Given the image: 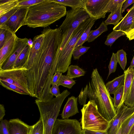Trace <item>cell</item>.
Returning <instances> with one entry per match:
<instances>
[{
  "label": "cell",
  "mask_w": 134,
  "mask_h": 134,
  "mask_svg": "<svg viewBox=\"0 0 134 134\" xmlns=\"http://www.w3.org/2000/svg\"><path fill=\"white\" fill-rule=\"evenodd\" d=\"M67 12L65 6L52 0H45L29 7L25 25L45 28L65 16Z\"/></svg>",
  "instance_id": "cell-2"
},
{
  "label": "cell",
  "mask_w": 134,
  "mask_h": 134,
  "mask_svg": "<svg viewBox=\"0 0 134 134\" xmlns=\"http://www.w3.org/2000/svg\"><path fill=\"white\" fill-rule=\"evenodd\" d=\"M134 112V107H128L124 104L117 109L115 116L110 121L106 131L107 134H116L124 121Z\"/></svg>",
  "instance_id": "cell-11"
},
{
  "label": "cell",
  "mask_w": 134,
  "mask_h": 134,
  "mask_svg": "<svg viewBox=\"0 0 134 134\" xmlns=\"http://www.w3.org/2000/svg\"><path fill=\"white\" fill-rule=\"evenodd\" d=\"M96 20L90 18L82 22L74 31L68 42L60 52L56 72L64 73L71 63L72 53L78 40L83 32Z\"/></svg>",
  "instance_id": "cell-5"
},
{
  "label": "cell",
  "mask_w": 134,
  "mask_h": 134,
  "mask_svg": "<svg viewBox=\"0 0 134 134\" xmlns=\"http://www.w3.org/2000/svg\"><path fill=\"white\" fill-rule=\"evenodd\" d=\"M0 84L7 90L12 91L20 94L30 96L29 94L14 85L1 80H0Z\"/></svg>",
  "instance_id": "cell-30"
},
{
  "label": "cell",
  "mask_w": 134,
  "mask_h": 134,
  "mask_svg": "<svg viewBox=\"0 0 134 134\" xmlns=\"http://www.w3.org/2000/svg\"><path fill=\"white\" fill-rule=\"evenodd\" d=\"M70 94L67 90H64L58 97L46 100H35L42 121L43 134H52L53 127L58 116L62 103Z\"/></svg>",
  "instance_id": "cell-4"
},
{
  "label": "cell",
  "mask_w": 134,
  "mask_h": 134,
  "mask_svg": "<svg viewBox=\"0 0 134 134\" xmlns=\"http://www.w3.org/2000/svg\"><path fill=\"white\" fill-rule=\"evenodd\" d=\"M129 134H134V124L130 130Z\"/></svg>",
  "instance_id": "cell-51"
},
{
  "label": "cell",
  "mask_w": 134,
  "mask_h": 134,
  "mask_svg": "<svg viewBox=\"0 0 134 134\" xmlns=\"http://www.w3.org/2000/svg\"><path fill=\"white\" fill-rule=\"evenodd\" d=\"M125 35V33L122 31L113 30L107 36L104 43L111 47L117 39Z\"/></svg>",
  "instance_id": "cell-27"
},
{
  "label": "cell",
  "mask_w": 134,
  "mask_h": 134,
  "mask_svg": "<svg viewBox=\"0 0 134 134\" xmlns=\"http://www.w3.org/2000/svg\"><path fill=\"white\" fill-rule=\"evenodd\" d=\"M94 24H92L82 33L74 49L80 46H82L84 43L87 41L89 37L91 29Z\"/></svg>",
  "instance_id": "cell-34"
},
{
  "label": "cell",
  "mask_w": 134,
  "mask_h": 134,
  "mask_svg": "<svg viewBox=\"0 0 134 134\" xmlns=\"http://www.w3.org/2000/svg\"><path fill=\"white\" fill-rule=\"evenodd\" d=\"M134 124V112L123 123L121 126V134H129Z\"/></svg>",
  "instance_id": "cell-28"
},
{
  "label": "cell",
  "mask_w": 134,
  "mask_h": 134,
  "mask_svg": "<svg viewBox=\"0 0 134 134\" xmlns=\"http://www.w3.org/2000/svg\"><path fill=\"white\" fill-rule=\"evenodd\" d=\"M31 126L18 118L8 121V128L10 134H29Z\"/></svg>",
  "instance_id": "cell-15"
},
{
  "label": "cell",
  "mask_w": 134,
  "mask_h": 134,
  "mask_svg": "<svg viewBox=\"0 0 134 134\" xmlns=\"http://www.w3.org/2000/svg\"><path fill=\"white\" fill-rule=\"evenodd\" d=\"M125 74L119 76L109 81L105 84L106 87L110 94H113L119 87L124 85Z\"/></svg>",
  "instance_id": "cell-22"
},
{
  "label": "cell",
  "mask_w": 134,
  "mask_h": 134,
  "mask_svg": "<svg viewBox=\"0 0 134 134\" xmlns=\"http://www.w3.org/2000/svg\"><path fill=\"white\" fill-rule=\"evenodd\" d=\"M29 134H43V123L40 117L36 123L31 126Z\"/></svg>",
  "instance_id": "cell-33"
},
{
  "label": "cell",
  "mask_w": 134,
  "mask_h": 134,
  "mask_svg": "<svg viewBox=\"0 0 134 134\" xmlns=\"http://www.w3.org/2000/svg\"><path fill=\"white\" fill-rule=\"evenodd\" d=\"M118 62L117 53H113L108 66L109 71L107 79L111 73L115 71Z\"/></svg>",
  "instance_id": "cell-35"
},
{
  "label": "cell",
  "mask_w": 134,
  "mask_h": 134,
  "mask_svg": "<svg viewBox=\"0 0 134 134\" xmlns=\"http://www.w3.org/2000/svg\"><path fill=\"white\" fill-rule=\"evenodd\" d=\"M82 127L76 119H57L52 134H82Z\"/></svg>",
  "instance_id": "cell-9"
},
{
  "label": "cell",
  "mask_w": 134,
  "mask_h": 134,
  "mask_svg": "<svg viewBox=\"0 0 134 134\" xmlns=\"http://www.w3.org/2000/svg\"><path fill=\"white\" fill-rule=\"evenodd\" d=\"M127 38L130 41L134 39V28L131 29L128 32L125 33Z\"/></svg>",
  "instance_id": "cell-48"
},
{
  "label": "cell",
  "mask_w": 134,
  "mask_h": 134,
  "mask_svg": "<svg viewBox=\"0 0 134 134\" xmlns=\"http://www.w3.org/2000/svg\"><path fill=\"white\" fill-rule=\"evenodd\" d=\"M91 78V85L96 97L95 102L98 111L105 119L110 122L116 115L117 110L113 105V98L110 96L97 68L93 69Z\"/></svg>",
  "instance_id": "cell-3"
},
{
  "label": "cell",
  "mask_w": 134,
  "mask_h": 134,
  "mask_svg": "<svg viewBox=\"0 0 134 134\" xmlns=\"http://www.w3.org/2000/svg\"></svg>",
  "instance_id": "cell-55"
},
{
  "label": "cell",
  "mask_w": 134,
  "mask_h": 134,
  "mask_svg": "<svg viewBox=\"0 0 134 134\" xmlns=\"http://www.w3.org/2000/svg\"><path fill=\"white\" fill-rule=\"evenodd\" d=\"M17 37L15 34L7 31L4 43L0 49V69L13 52Z\"/></svg>",
  "instance_id": "cell-13"
},
{
  "label": "cell",
  "mask_w": 134,
  "mask_h": 134,
  "mask_svg": "<svg viewBox=\"0 0 134 134\" xmlns=\"http://www.w3.org/2000/svg\"><path fill=\"white\" fill-rule=\"evenodd\" d=\"M134 16V3L121 21L113 28V30L121 31L125 33L131 30Z\"/></svg>",
  "instance_id": "cell-16"
},
{
  "label": "cell",
  "mask_w": 134,
  "mask_h": 134,
  "mask_svg": "<svg viewBox=\"0 0 134 134\" xmlns=\"http://www.w3.org/2000/svg\"><path fill=\"white\" fill-rule=\"evenodd\" d=\"M109 0H82L84 8L90 18L97 20L105 17L104 9Z\"/></svg>",
  "instance_id": "cell-12"
},
{
  "label": "cell",
  "mask_w": 134,
  "mask_h": 134,
  "mask_svg": "<svg viewBox=\"0 0 134 134\" xmlns=\"http://www.w3.org/2000/svg\"><path fill=\"white\" fill-rule=\"evenodd\" d=\"M30 49V47L28 44L18 56L13 68H26V66L28 58Z\"/></svg>",
  "instance_id": "cell-21"
},
{
  "label": "cell",
  "mask_w": 134,
  "mask_h": 134,
  "mask_svg": "<svg viewBox=\"0 0 134 134\" xmlns=\"http://www.w3.org/2000/svg\"><path fill=\"white\" fill-rule=\"evenodd\" d=\"M28 44L30 46V48L32 47L33 45V42L32 40L31 39H28Z\"/></svg>",
  "instance_id": "cell-49"
},
{
  "label": "cell",
  "mask_w": 134,
  "mask_h": 134,
  "mask_svg": "<svg viewBox=\"0 0 134 134\" xmlns=\"http://www.w3.org/2000/svg\"><path fill=\"white\" fill-rule=\"evenodd\" d=\"M66 75L72 78H75L84 76L85 71L78 66L71 65L68 67Z\"/></svg>",
  "instance_id": "cell-26"
},
{
  "label": "cell",
  "mask_w": 134,
  "mask_h": 134,
  "mask_svg": "<svg viewBox=\"0 0 134 134\" xmlns=\"http://www.w3.org/2000/svg\"><path fill=\"white\" fill-rule=\"evenodd\" d=\"M7 31L5 29L0 28V48L3 46Z\"/></svg>",
  "instance_id": "cell-43"
},
{
  "label": "cell",
  "mask_w": 134,
  "mask_h": 134,
  "mask_svg": "<svg viewBox=\"0 0 134 134\" xmlns=\"http://www.w3.org/2000/svg\"><path fill=\"white\" fill-rule=\"evenodd\" d=\"M125 0H109L104 9V12L107 13L111 12L115 10L121 4L124 3Z\"/></svg>",
  "instance_id": "cell-32"
},
{
  "label": "cell",
  "mask_w": 134,
  "mask_h": 134,
  "mask_svg": "<svg viewBox=\"0 0 134 134\" xmlns=\"http://www.w3.org/2000/svg\"><path fill=\"white\" fill-rule=\"evenodd\" d=\"M20 7L17 6L4 14L0 16V26L3 24L16 12Z\"/></svg>",
  "instance_id": "cell-40"
},
{
  "label": "cell",
  "mask_w": 134,
  "mask_h": 134,
  "mask_svg": "<svg viewBox=\"0 0 134 134\" xmlns=\"http://www.w3.org/2000/svg\"><path fill=\"white\" fill-rule=\"evenodd\" d=\"M133 28H134V18H133V22L132 24V27H131V30L132 29H133Z\"/></svg>",
  "instance_id": "cell-53"
},
{
  "label": "cell",
  "mask_w": 134,
  "mask_h": 134,
  "mask_svg": "<svg viewBox=\"0 0 134 134\" xmlns=\"http://www.w3.org/2000/svg\"><path fill=\"white\" fill-rule=\"evenodd\" d=\"M50 89V92L53 96L57 97L59 96L61 93L59 90V86L57 85H52Z\"/></svg>",
  "instance_id": "cell-42"
},
{
  "label": "cell",
  "mask_w": 134,
  "mask_h": 134,
  "mask_svg": "<svg viewBox=\"0 0 134 134\" xmlns=\"http://www.w3.org/2000/svg\"><path fill=\"white\" fill-rule=\"evenodd\" d=\"M118 63L123 70H124L127 64L126 52L122 49L118 51L116 53Z\"/></svg>",
  "instance_id": "cell-36"
},
{
  "label": "cell",
  "mask_w": 134,
  "mask_h": 134,
  "mask_svg": "<svg viewBox=\"0 0 134 134\" xmlns=\"http://www.w3.org/2000/svg\"><path fill=\"white\" fill-rule=\"evenodd\" d=\"M116 134H121V127L118 131Z\"/></svg>",
  "instance_id": "cell-52"
},
{
  "label": "cell",
  "mask_w": 134,
  "mask_h": 134,
  "mask_svg": "<svg viewBox=\"0 0 134 134\" xmlns=\"http://www.w3.org/2000/svg\"><path fill=\"white\" fill-rule=\"evenodd\" d=\"M5 110L4 105L0 104V121L3 120V118L5 115Z\"/></svg>",
  "instance_id": "cell-47"
},
{
  "label": "cell",
  "mask_w": 134,
  "mask_h": 134,
  "mask_svg": "<svg viewBox=\"0 0 134 134\" xmlns=\"http://www.w3.org/2000/svg\"><path fill=\"white\" fill-rule=\"evenodd\" d=\"M18 0H0V16L18 6Z\"/></svg>",
  "instance_id": "cell-23"
},
{
  "label": "cell",
  "mask_w": 134,
  "mask_h": 134,
  "mask_svg": "<svg viewBox=\"0 0 134 134\" xmlns=\"http://www.w3.org/2000/svg\"><path fill=\"white\" fill-rule=\"evenodd\" d=\"M82 134H107L106 131H95L88 129H82Z\"/></svg>",
  "instance_id": "cell-45"
},
{
  "label": "cell",
  "mask_w": 134,
  "mask_h": 134,
  "mask_svg": "<svg viewBox=\"0 0 134 134\" xmlns=\"http://www.w3.org/2000/svg\"><path fill=\"white\" fill-rule=\"evenodd\" d=\"M124 85L120 86L114 93L113 102L114 107L117 109L122 100L124 94Z\"/></svg>",
  "instance_id": "cell-29"
},
{
  "label": "cell",
  "mask_w": 134,
  "mask_h": 134,
  "mask_svg": "<svg viewBox=\"0 0 134 134\" xmlns=\"http://www.w3.org/2000/svg\"></svg>",
  "instance_id": "cell-54"
},
{
  "label": "cell",
  "mask_w": 134,
  "mask_h": 134,
  "mask_svg": "<svg viewBox=\"0 0 134 134\" xmlns=\"http://www.w3.org/2000/svg\"><path fill=\"white\" fill-rule=\"evenodd\" d=\"M25 69H0V80L15 85L30 95L27 80L25 73Z\"/></svg>",
  "instance_id": "cell-8"
},
{
  "label": "cell",
  "mask_w": 134,
  "mask_h": 134,
  "mask_svg": "<svg viewBox=\"0 0 134 134\" xmlns=\"http://www.w3.org/2000/svg\"><path fill=\"white\" fill-rule=\"evenodd\" d=\"M130 69L134 68V56L132 60L130 66L129 67Z\"/></svg>",
  "instance_id": "cell-50"
},
{
  "label": "cell",
  "mask_w": 134,
  "mask_h": 134,
  "mask_svg": "<svg viewBox=\"0 0 134 134\" xmlns=\"http://www.w3.org/2000/svg\"><path fill=\"white\" fill-rule=\"evenodd\" d=\"M52 0L54 2L65 7H70L72 9L84 8V4L82 0Z\"/></svg>",
  "instance_id": "cell-24"
},
{
  "label": "cell",
  "mask_w": 134,
  "mask_h": 134,
  "mask_svg": "<svg viewBox=\"0 0 134 134\" xmlns=\"http://www.w3.org/2000/svg\"><path fill=\"white\" fill-rule=\"evenodd\" d=\"M90 18L83 8L71 9L67 11L65 19L59 27L62 31V37L58 55L68 42L74 31L82 22Z\"/></svg>",
  "instance_id": "cell-7"
},
{
  "label": "cell",
  "mask_w": 134,
  "mask_h": 134,
  "mask_svg": "<svg viewBox=\"0 0 134 134\" xmlns=\"http://www.w3.org/2000/svg\"><path fill=\"white\" fill-rule=\"evenodd\" d=\"M81 125L82 129L98 131H106L110 122L105 119L99 112L94 100H89L81 109Z\"/></svg>",
  "instance_id": "cell-6"
},
{
  "label": "cell",
  "mask_w": 134,
  "mask_h": 134,
  "mask_svg": "<svg viewBox=\"0 0 134 134\" xmlns=\"http://www.w3.org/2000/svg\"><path fill=\"white\" fill-rule=\"evenodd\" d=\"M87 98H89V100H94L95 102L96 101V97L90 82L88 85L87 84L81 91L78 97L79 103L83 106L86 104Z\"/></svg>",
  "instance_id": "cell-19"
},
{
  "label": "cell",
  "mask_w": 134,
  "mask_h": 134,
  "mask_svg": "<svg viewBox=\"0 0 134 134\" xmlns=\"http://www.w3.org/2000/svg\"><path fill=\"white\" fill-rule=\"evenodd\" d=\"M133 3H134V0H125L122 6V13L124 12L129 6Z\"/></svg>",
  "instance_id": "cell-46"
},
{
  "label": "cell",
  "mask_w": 134,
  "mask_h": 134,
  "mask_svg": "<svg viewBox=\"0 0 134 134\" xmlns=\"http://www.w3.org/2000/svg\"><path fill=\"white\" fill-rule=\"evenodd\" d=\"M124 73L125 74V79L124 85V94L121 102L118 108L124 104L130 94L134 77V68L130 69L129 67L126 70L124 71Z\"/></svg>",
  "instance_id": "cell-18"
},
{
  "label": "cell",
  "mask_w": 134,
  "mask_h": 134,
  "mask_svg": "<svg viewBox=\"0 0 134 134\" xmlns=\"http://www.w3.org/2000/svg\"><path fill=\"white\" fill-rule=\"evenodd\" d=\"M108 30L107 25L103 21L97 29L91 30L87 42H90L93 41L102 33Z\"/></svg>",
  "instance_id": "cell-25"
},
{
  "label": "cell",
  "mask_w": 134,
  "mask_h": 134,
  "mask_svg": "<svg viewBox=\"0 0 134 134\" xmlns=\"http://www.w3.org/2000/svg\"><path fill=\"white\" fill-rule=\"evenodd\" d=\"M45 0H18V6L19 7H29L31 6L41 3Z\"/></svg>",
  "instance_id": "cell-39"
},
{
  "label": "cell",
  "mask_w": 134,
  "mask_h": 134,
  "mask_svg": "<svg viewBox=\"0 0 134 134\" xmlns=\"http://www.w3.org/2000/svg\"><path fill=\"white\" fill-rule=\"evenodd\" d=\"M78 99V97L74 96L68 98L61 114L63 119H68L79 113L77 107Z\"/></svg>",
  "instance_id": "cell-17"
},
{
  "label": "cell",
  "mask_w": 134,
  "mask_h": 134,
  "mask_svg": "<svg viewBox=\"0 0 134 134\" xmlns=\"http://www.w3.org/2000/svg\"><path fill=\"white\" fill-rule=\"evenodd\" d=\"M90 47H89L81 46H80L74 49L72 53L74 59H79L80 57L86 53Z\"/></svg>",
  "instance_id": "cell-37"
},
{
  "label": "cell",
  "mask_w": 134,
  "mask_h": 134,
  "mask_svg": "<svg viewBox=\"0 0 134 134\" xmlns=\"http://www.w3.org/2000/svg\"><path fill=\"white\" fill-rule=\"evenodd\" d=\"M123 3L121 4L115 10L111 12L104 21L106 24L107 25L113 24L115 26L119 23L120 20L123 18L121 14Z\"/></svg>",
  "instance_id": "cell-20"
},
{
  "label": "cell",
  "mask_w": 134,
  "mask_h": 134,
  "mask_svg": "<svg viewBox=\"0 0 134 134\" xmlns=\"http://www.w3.org/2000/svg\"><path fill=\"white\" fill-rule=\"evenodd\" d=\"M62 75V73L56 72L52 77L51 85H58V82Z\"/></svg>",
  "instance_id": "cell-44"
},
{
  "label": "cell",
  "mask_w": 134,
  "mask_h": 134,
  "mask_svg": "<svg viewBox=\"0 0 134 134\" xmlns=\"http://www.w3.org/2000/svg\"><path fill=\"white\" fill-rule=\"evenodd\" d=\"M124 104L128 107H134V77L132 82L130 92L128 97Z\"/></svg>",
  "instance_id": "cell-38"
},
{
  "label": "cell",
  "mask_w": 134,
  "mask_h": 134,
  "mask_svg": "<svg viewBox=\"0 0 134 134\" xmlns=\"http://www.w3.org/2000/svg\"><path fill=\"white\" fill-rule=\"evenodd\" d=\"M29 7H20L16 12L0 28L4 29L13 34L25 23Z\"/></svg>",
  "instance_id": "cell-10"
},
{
  "label": "cell",
  "mask_w": 134,
  "mask_h": 134,
  "mask_svg": "<svg viewBox=\"0 0 134 134\" xmlns=\"http://www.w3.org/2000/svg\"><path fill=\"white\" fill-rule=\"evenodd\" d=\"M28 40L27 38H21L17 37L15 46L13 52L1 69L6 70L13 68L18 56L28 44Z\"/></svg>",
  "instance_id": "cell-14"
},
{
  "label": "cell",
  "mask_w": 134,
  "mask_h": 134,
  "mask_svg": "<svg viewBox=\"0 0 134 134\" xmlns=\"http://www.w3.org/2000/svg\"><path fill=\"white\" fill-rule=\"evenodd\" d=\"M0 122V134H10L8 128V121L5 119Z\"/></svg>",
  "instance_id": "cell-41"
},
{
  "label": "cell",
  "mask_w": 134,
  "mask_h": 134,
  "mask_svg": "<svg viewBox=\"0 0 134 134\" xmlns=\"http://www.w3.org/2000/svg\"><path fill=\"white\" fill-rule=\"evenodd\" d=\"M75 80L71 78L66 75H62L58 82V85H60L64 87L71 89L76 83Z\"/></svg>",
  "instance_id": "cell-31"
},
{
  "label": "cell",
  "mask_w": 134,
  "mask_h": 134,
  "mask_svg": "<svg viewBox=\"0 0 134 134\" xmlns=\"http://www.w3.org/2000/svg\"><path fill=\"white\" fill-rule=\"evenodd\" d=\"M42 32L43 40L34 42L31 52L35 57L33 65L29 69L26 68L30 96L40 100L53 99L50 92L52 80L56 72L58 58L57 54L62 39V32L57 29L46 28Z\"/></svg>",
  "instance_id": "cell-1"
}]
</instances>
